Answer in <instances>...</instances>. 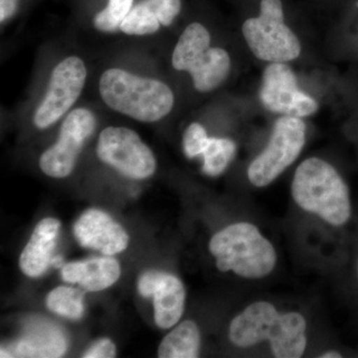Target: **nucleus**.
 Here are the masks:
<instances>
[{
	"mask_svg": "<svg viewBox=\"0 0 358 358\" xmlns=\"http://www.w3.org/2000/svg\"><path fill=\"white\" fill-rule=\"evenodd\" d=\"M307 320L298 312H280L270 301L250 303L232 320L231 343L237 348H253L268 343L277 358H299L307 350Z\"/></svg>",
	"mask_w": 358,
	"mask_h": 358,
	"instance_id": "obj_1",
	"label": "nucleus"
},
{
	"mask_svg": "<svg viewBox=\"0 0 358 358\" xmlns=\"http://www.w3.org/2000/svg\"><path fill=\"white\" fill-rule=\"evenodd\" d=\"M292 196L301 210L343 227L352 215L350 188L338 171L326 160L310 157L294 173Z\"/></svg>",
	"mask_w": 358,
	"mask_h": 358,
	"instance_id": "obj_2",
	"label": "nucleus"
},
{
	"mask_svg": "<svg viewBox=\"0 0 358 358\" xmlns=\"http://www.w3.org/2000/svg\"><path fill=\"white\" fill-rule=\"evenodd\" d=\"M99 92L110 110L141 122L160 121L176 102L169 85L121 68H110L101 75Z\"/></svg>",
	"mask_w": 358,
	"mask_h": 358,
	"instance_id": "obj_3",
	"label": "nucleus"
},
{
	"mask_svg": "<svg viewBox=\"0 0 358 358\" xmlns=\"http://www.w3.org/2000/svg\"><path fill=\"white\" fill-rule=\"evenodd\" d=\"M209 251L220 272L259 280L267 277L277 264V252L256 225L230 224L218 231L209 242Z\"/></svg>",
	"mask_w": 358,
	"mask_h": 358,
	"instance_id": "obj_4",
	"label": "nucleus"
},
{
	"mask_svg": "<svg viewBox=\"0 0 358 358\" xmlns=\"http://www.w3.org/2000/svg\"><path fill=\"white\" fill-rule=\"evenodd\" d=\"M171 64L174 69L188 72L193 86L200 93H209L220 87L231 70L229 54L211 47V35L203 24L186 26L174 47Z\"/></svg>",
	"mask_w": 358,
	"mask_h": 358,
	"instance_id": "obj_5",
	"label": "nucleus"
},
{
	"mask_svg": "<svg viewBox=\"0 0 358 358\" xmlns=\"http://www.w3.org/2000/svg\"><path fill=\"white\" fill-rule=\"evenodd\" d=\"M242 31L250 50L260 60L287 63L300 56V40L285 23L281 0H262L260 15L245 21Z\"/></svg>",
	"mask_w": 358,
	"mask_h": 358,
	"instance_id": "obj_6",
	"label": "nucleus"
},
{
	"mask_svg": "<svg viewBox=\"0 0 358 358\" xmlns=\"http://www.w3.org/2000/svg\"><path fill=\"white\" fill-rule=\"evenodd\" d=\"M307 127L300 117L282 115L275 121L268 145L250 164L248 178L256 187H265L296 162L305 147Z\"/></svg>",
	"mask_w": 358,
	"mask_h": 358,
	"instance_id": "obj_7",
	"label": "nucleus"
},
{
	"mask_svg": "<svg viewBox=\"0 0 358 358\" xmlns=\"http://www.w3.org/2000/svg\"><path fill=\"white\" fill-rule=\"evenodd\" d=\"M96 155L129 178L147 179L157 171L154 152L136 131L126 127L103 129L96 143Z\"/></svg>",
	"mask_w": 358,
	"mask_h": 358,
	"instance_id": "obj_8",
	"label": "nucleus"
},
{
	"mask_svg": "<svg viewBox=\"0 0 358 358\" xmlns=\"http://www.w3.org/2000/svg\"><path fill=\"white\" fill-rule=\"evenodd\" d=\"M87 76L86 64L78 56L60 61L52 70L43 99L33 115L35 127L49 128L70 112L83 92Z\"/></svg>",
	"mask_w": 358,
	"mask_h": 358,
	"instance_id": "obj_9",
	"label": "nucleus"
},
{
	"mask_svg": "<svg viewBox=\"0 0 358 358\" xmlns=\"http://www.w3.org/2000/svg\"><path fill=\"white\" fill-rule=\"evenodd\" d=\"M96 127V117L91 110L77 108L70 110L61 124L57 141L40 157L42 173L53 178L69 176Z\"/></svg>",
	"mask_w": 358,
	"mask_h": 358,
	"instance_id": "obj_10",
	"label": "nucleus"
},
{
	"mask_svg": "<svg viewBox=\"0 0 358 358\" xmlns=\"http://www.w3.org/2000/svg\"><path fill=\"white\" fill-rule=\"evenodd\" d=\"M260 100L270 112L300 119L319 110V103L299 88L296 74L286 63H271L264 71Z\"/></svg>",
	"mask_w": 358,
	"mask_h": 358,
	"instance_id": "obj_11",
	"label": "nucleus"
},
{
	"mask_svg": "<svg viewBox=\"0 0 358 358\" xmlns=\"http://www.w3.org/2000/svg\"><path fill=\"white\" fill-rule=\"evenodd\" d=\"M74 234L81 246L106 256L115 255L128 248L129 238L126 230L98 209H90L82 214L75 224Z\"/></svg>",
	"mask_w": 358,
	"mask_h": 358,
	"instance_id": "obj_12",
	"label": "nucleus"
},
{
	"mask_svg": "<svg viewBox=\"0 0 358 358\" xmlns=\"http://www.w3.org/2000/svg\"><path fill=\"white\" fill-rule=\"evenodd\" d=\"M181 10V0H143L131 8L120 30L131 36L157 33L162 26L173 24Z\"/></svg>",
	"mask_w": 358,
	"mask_h": 358,
	"instance_id": "obj_13",
	"label": "nucleus"
},
{
	"mask_svg": "<svg viewBox=\"0 0 358 358\" xmlns=\"http://www.w3.org/2000/svg\"><path fill=\"white\" fill-rule=\"evenodd\" d=\"M60 226L55 218L42 219L37 224L20 259L21 271L28 277L43 275L51 265Z\"/></svg>",
	"mask_w": 358,
	"mask_h": 358,
	"instance_id": "obj_14",
	"label": "nucleus"
},
{
	"mask_svg": "<svg viewBox=\"0 0 358 358\" xmlns=\"http://www.w3.org/2000/svg\"><path fill=\"white\" fill-rule=\"evenodd\" d=\"M65 282L78 284L89 292L108 289L119 280L121 266L112 257H100L66 264L61 268Z\"/></svg>",
	"mask_w": 358,
	"mask_h": 358,
	"instance_id": "obj_15",
	"label": "nucleus"
},
{
	"mask_svg": "<svg viewBox=\"0 0 358 358\" xmlns=\"http://www.w3.org/2000/svg\"><path fill=\"white\" fill-rule=\"evenodd\" d=\"M152 299L157 326L162 329L176 326L185 312L186 291L182 282L176 275L160 273Z\"/></svg>",
	"mask_w": 358,
	"mask_h": 358,
	"instance_id": "obj_16",
	"label": "nucleus"
},
{
	"mask_svg": "<svg viewBox=\"0 0 358 358\" xmlns=\"http://www.w3.org/2000/svg\"><path fill=\"white\" fill-rule=\"evenodd\" d=\"M200 343L199 326L192 320H185L162 339L157 353L160 358L199 357Z\"/></svg>",
	"mask_w": 358,
	"mask_h": 358,
	"instance_id": "obj_17",
	"label": "nucleus"
},
{
	"mask_svg": "<svg viewBox=\"0 0 358 358\" xmlns=\"http://www.w3.org/2000/svg\"><path fill=\"white\" fill-rule=\"evenodd\" d=\"M67 343L56 329H48L18 341L15 345L17 357H59L66 352Z\"/></svg>",
	"mask_w": 358,
	"mask_h": 358,
	"instance_id": "obj_18",
	"label": "nucleus"
},
{
	"mask_svg": "<svg viewBox=\"0 0 358 358\" xmlns=\"http://www.w3.org/2000/svg\"><path fill=\"white\" fill-rule=\"evenodd\" d=\"M237 145L230 138H210L203 154V173L209 176L222 174L236 155Z\"/></svg>",
	"mask_w": 358,
	"mask_h": 358,
	"instance_id": "obj_19",
	"label": "nucleus"
},
{
	"mask_svg": "<svg viewBox=\"0 0 358 358\" xmlns=\"http://www.w3.org/2000/svg\"><path fill=\"white\" fill-rule=\"evenodd\" d=\"M84 293L71 287L61 286L52 289L46 299L47 308L52 313L71 320L83 317Z\"/></svg>",
	"mask_w": 358,
	"mask_h": 358,
	"instance_id": "obj_20",
	"label": "nucleus"
},
{
	"mask_svg": "<svg viewBox=\"0 0 358 358\" xmlns=\"http://www.w3.org/2000/svg\"><path fill=\"white\" fill-rule=\"evenodd\" d=\"M134 0H108V6L96 14L93 23L101 32H114L120 29L122 21L131 13Z\"/></svg>",
	"mask_w": 358,
	"mask_h": 358,
	"instance_id": "obj_21",
	"label": "nucleus"
},
{
	"mask_svg": "<svg viewBox=\"0 0 358 358\" xmlns=\"http://www.w3.org/2000/svg\"><path fill=\"white\" fill-rule=\"evenodd\" d=\"M206 129L199 122H192L183 134V150L188 159H194L203 154L209 141Z\"/></svg>",
	"mask_w": 358,
	"mask_h": 358,
	"instance_id": "obj_22",
	"label": "nucleus"
},
{
	"mask_svg": "<svg viewBox=\"0 0 358 358\" xmlns=\"http://www.w3.org/2000/svg\"><path fill=\"white\" fill-rule=\"evenodd\" d=\"M117 355V348L109 338H101L95 341L85 352V358H113Z\"/></svg>",
	"mask_w": 358,
	"mask_h": 358,
	"instance_id": "obj_23",
	"label": "nucleus"
},
{
	"mask_svg": "<svg viewBox=\"0 0 358 358\" xmlns=\"http://www.w3.org/2000/svg\"><path fill=\"white\" fill-rule=\"evenodd\" d=\"M160 271L150 270L143 273L138 279V292L143 298H152L155 285L159 281Z\"/></svg>",
	"mask_w": 358,
	"mask_h": 358,
	"instance_id": "obj_24",
	"label": "nucleus"
},
{
	"mask_svg": "<svg viewBox=\"0 0 358 358\" xmlns=\"http://www.w3.org/2000/svg\"><path fill=\"white\" fill-rule=\"evenodd\" d=\"M20 0H0V21L6 22L17 11Z\"/></svg>",
	"mask_w": 358,
	"mask_h": 358,
	"instance_id": "obj_25",
	"label": "nucleus"
},
{
	"mask_svg": "<svg viewBox=\"0 0 358 358\" xmlns=\"http://www.w3.org/2000/svg\"><path fill=\"white\" fill-rule=\"evenodd\" d=\"M319 357L341 358L343 357V355H341V353L339 352H336V350H327V352H322Z\"/></svg>",
	"mask_w": 358,
	"mask_h": 358,
	"instance_id": "obj_26",
	"label": "nucleus"
},
{
	"mask_svg": "<svg viewBox=\"0 0 358 358\" xmlns=\"http://www.w3.org/2000/svg\"><path fill=\"white\" fill-rule=\"evenodd\" d=\"M357 281H358V260L357 264Z\"/></svg>",
	"mask_w": 358,
	"mask_h": 358,
	"instance_id": "obj_27",
	"label": "nucleus"
}]
</instances>
